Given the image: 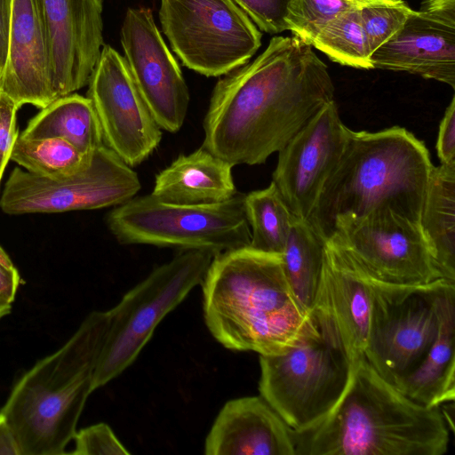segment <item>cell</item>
Wrapping results in <instances>:
<instances>
[{
  "mask_svg": "<svg viewBox=\"0 0 455 455\" xmlns=\"http://www.w3.org/2000/svg\"><path fill=\"white\" fill-rule=\"evenodd\" d=\"M327 66L295 36H274L256 59L215 84L202 147L235 166L278 153L334 100Z\"/></svg>",
  "mask_w": 455,
  "mask_h": 455,
  "instance_id": "obj_1",
  "label": "cell"
},
{
  "mask_svg": "<svg viewBox=\"0 0 455 455\" xmlns=\"http://www.w3.org/2000/svg\"><path fill=\"white\" fill-rule=\"evenodd\" d=\"M433 168L423 141L403 127L349 129L307 221L325 241L338 222L385 207L420 224Z\"/></svg>",
  "mask_w": 455,
  "mask_h": 455,
  "instance_id": "obj_2",
  "label": "cell"
},
{
  "mask_svg": "<svg viewBox=\"0 0 455 455\" xmlns=\"http://www.w3.org/2000/svg\"><path fill=\"white\" fill-rule=\"evenodd\" d=\"M201 284L206 326L231 350L282 352L310 317L288 283L280 255L250 246L220 252Z\"/></svg>",
  "mask_w": 455,
  "mask_h": 455,
  "instance_id": "obj_3",
  "label": "cell"
},
{
  "mask_svg": "<svg viewBox=\"0 0 455 455\" xmlns=\"http://www.w3.org/2000/svg\"><path fill=\"white\" fill-rule=\"evenodd\" d=\"M294 437L296 455H443L450 441L440 407L414 402L364 358L334 411Z\"/></svg>",
  "mask_w": 455,
  "mask_h": 455,
  "instance_id": "obj_4",
  "label": "cell"
},
{
  "mask_svg": "<svg viewBox=\"0 0 455 455\" xmlns=\"http://www.w3.org/2000/svg\"><path fill=\"white\" fill-rule=\"evenodd\" d=\"M108 311H92L58 350L16 382L0 410L20 455H62L76 433L108 330Z\"/></svg>",
  "mask_w": 455,
  "mask_h": 455,
  "instance_id": "obj_5",
  "label": "cell"
},
{
  "mask_svg": "<svg viewBox=\"0 0 455 455\" xmlns=\"http://www.w3.org/2000/svg\"><path fill=\"white\" fill-rule=\"evenodd\" d=\"M260 396L294 433L323 421L338 406L355 364L330 324L315 311L293 344L259 355Z\"/></svg>",
  "mask_w": 455,
  "mask_h": 455,
  "instance_id": "obj_6",
  "label": "cell"
},
{
  "mask_svg": "<svg viewBox=\"0 0 455 455\" xmlns=\"http://www.w3.org/2000/svg\"><path fill=\"white\" fill-rule=\"evenodd\" d=\"M110 232L123 244H149L214 255L250 246L244 194L221 203L180 204L152 193L134 196L108 214Z\"/></svg>",
  "mask_w": 455,
  "mask_h": 455,
  "instance_id": "obj_7",
  "label": "cell"
},
{
  "mask_svg": "<svg viewBox=\"0 0 455 455\" xmlns=\"http://www.w3.org/2000/svg\"><path fill=\"white\" fill-rule=\"evenodd\" d=\"M214 256L208 251H181L108 310L109 324L94 373V390L132 364L163 319L202 283Z\"/></svg>",
  "mask_w": 455,
  "mask_h": 455,
  "instance_id": "obj_8",
  "label": "cell"
},
{
  "mask_svg": "<svg viewBox=\"0 0 455 455\" xmlns=\"http://www.w3.org/2000/svg\"><path fill=\"white\" fill-rule=\"evenodd\" d=\"M366 275L372 303L363 358L395 386L418 367L434 343L443 291L455 282L440 278L426 284H395Z\"/></svg>",
  "mask_w": 455,
  "mask_h": 455,
  "instance_id": "obj_9",
  "label": "cell"
},
{
  "mask_svg": "<svg viewBox=\"0 0 455 455\" xmlns=\"http://www.w3.org/2000/svg\"><path fill=\"white\" fill-rule=\"evenodd\" d=\"M164 34L182 64L205 76L244 65L262 34L233 0H160Z\"/></svg>",
  "mask_w": 455,
  "mask_h": 455,
  "instance_id": "obj_10",
  "label": "cell"
},
{
  "mask_svg": "<svg viewBox=\"0 0 455 455\" xmlns=\"http://www.w3.org/2000/svg\"><path fill=\"white\" fill-rule=\"evenodd\" d=\"M140 188L132 167L102 145L88 165L60 179L16 167L4 185L0 208L7 214L20 215L116 207L136 196Z\"/></svg>",
  "mask_w": 455,
  "mask_h": 455,
  "instance_id": "obj_11",
  "label": "cell"
},
{
  "mask_svg": "<svg viewBox=\"0 0 455 455\" xmlns=\"http://www.w3.org/2000/svg\"><path fill=\"white\" fill-rule=\"evenodd\" d=\"M330 239L377 280L413 285L442 278L420 224L391 208L338 222Z\"/></svg>",
  "mask_w": 455,
  "mask_h": 455,
  "instance_id": "obj_12",
  "label": "cell"
},
{
  "mask_svg": "<svg viewBox=\"0 0 455 455\" xmlns=\"http://www.w3.org/2000/svg\"><path fill=\"white\" fill-rule=\"evenodd\" d=\"M87 98L99 118L104 145L134 167L159 146L162 130L148 108L126 60L104 44L88 83Z\"/></svg>",
  "mask_w": 455,
  "mask_h": 455,
  "instance_id": "obj_13",
  "label": "cell"
},
{
  "mask_svg": "<svg viewBox=\"0 0 455 455\" xmlns=\"http://www.w3.org/2000/svg\"><path fill=\"white\" fill-rule=\"evenodd\" d=\"M120 39L132 78L155 121L161 130L179 132L187 116L189 91L152 11L128 8Z\"/></svg>",
  "mask_w": 455,
  "mask_h": 455,
  "instance_id": "obj_14",
  "label": "cell"
},
{
  "mask_svg": "<svg viewBox=\"0 0 455 455\" xmlns=\"http://www.w3.org/2000/svg\"><path fill=\"white\" fill-rule=\"evenodd\" d=\"M348 131L333 100L278 152L272 182L296 219L309 218L326 179L343 152Z\"/></svg>",
  "mask_w": 455,
  "mask_h": 455,
  "instance_id": "obj_15",
  "label": "cell"
},
{
  "mask_svg": "<svg viewBox=\"0 0 455 455\" xmlns=\"http://www.w3.org/2000/svg\"><path fill=\"white\" fill-rule=\"evenodd\" d=\"M372 68L403 71L455 88V0H424L371 54Z\"/></svg>",
  "mask_w": 455,
  "mask_h": 455,
  "instance_id": "obj_16",
  "label": "cell"
},
{
  "mask_svg": "<svg viewBox=\"0 0 455 455\" xmlns=\"http://www.w3.org/2000/svg\"><path fill=\"white\" fill-rule=\"evenodd\" d=\"M58 98L88 84L103 44V0H39Z\"/></svg>",
  "mask_w": 455,
  "mask_h": 455,
  "instance_id": "obj_17",
  "label": "cell"
},
{
  "mask_svg": "<svg viewBox=\"0 0 455 455\" xmlns=\"http://www.w3.org/2000/svg\"><path fill=\"white\" fill-rule=\"evenodd\" d=\"M371 303L366 273L338 243L327 240L312 310L330 324L354 364L363 359Z\"/></svg>",
  "mask_w": 455,
  "mask_h": 455,
  "instance_id": "obj_18",
  "label": "cell"
},
{
  "mask_svg": "<svg viewBox=\"0 0 455 455\" xmlns=\"http://www.w3.org/2000/svg\"><path fill=\"white\" fill-rule=\"evenodd\" d=\"M0 92L20 108L31 104L44 108L57 99L39 0H13Z\"/></svg>",
  "mask_w": 455,
  "mask_h": 455,
  "instance_id": "obj_19",
  "label": "cell"
},
{
  "mask_svg": "<svg viewBox=\"0 0 455 455\" xmlns=\"http://www.w3.org/2000/svg\"><path fill=\"white\" fill-rule=\"evenodd\" d=\"M207 455H296L293 431L261 396L227 402L205 439Z\"/></svg>",
  "mask_w": 455,
  "mask_h": 455,
  "instance_id": "obj_20",
  "label": "cell"
},
{
  "mask_svg": "<svg viewBox=\"0 0 455 455\" xmlns=\"http://www.w3.org/2000/svg\"><path fill=\"white\" fill-rule=\"evenodd\" d=\"M229 163L201 147L180 155L155 179L152 194L172 204H210L233 197L236 188Z\"/></svg>",
  "mask_w": 455,
  "mask_h": 455,
  "instance_id": "obj_21",
  "label": "cell"
},
{
  "mask_svg": "<svg viewBox=\"0 0 455 455\" xmlns=\"http://www.w3.org/2000/svg\"><path fill=\"white\" fill-rule=\"evenodd\" d=\"M455 283L443 291L434 343L418 367L395 387L414 402L440 407L455 397Z\"/></svg>",
  "mask_w": 455,
  "mask_h": 455,
  "instance_id": "obj_22",
  "label": "cell"
},
{
  "mask_svg": "<svg viewBox=\"0 0 455 455\" xmlns=\"http://www.w3.org/2000/svg\"><path fill=\"white\" fill-rule=\"evenodd\" d=\"M420 226L442 278L455 282V162L434 166Z\"/></svg>",
  "mask_w": 455,
  "mask_h": 455,
  "instance_id": "obj_23",
  "label": "cell"
},
{
  "mask_svg": "<svg viewBox=\"0 0 455 455\" xmlns=\"http://www.w3.org/2000/svg\"><path fill=\"white\" fill-rule=\"evenodd\" d=\"M20 136L60 138L86 156L104 145L101 126L91 100L77 93L60 97L41 108Z\"/></svg>",
  "mask_w": 455,
  "mask_h": 455,
  "instance_id": "obj_24",
  "label": "cell"
},
{
  "mask_svg": "<svg viewBox=\"0 0 455 455\" xmlns=\"http://www.w3.org/2000/svg\"><path fill=\"white\" fill-rule=\"evenodd\" d=\"M325 243L307 220H296L281 255L288 283L307 313L314 307L319 289Z\"/></svg>",
  "mask_w": 455,
  "mask_h": 455,
  "instance_id": "obj_25",
  "label": "cell"
},
{
  "mask_svg": "<svg viewBox=\"0 0 455 455\" xmlns=\"http://www.w3.org/2000/svg\"><path fill=\"white\" fill-rule=\"evenodd\" d=\"M244 208L251 230L250 247L282 255L296 219L271 181L268 187L244 195Z\"/></svg>",
  "mask_w": 455,
  "mask_h": 455,
  "instance_id": "obj_26",
  "label": "cell"
},
{
  "mask_svg": "<svg viewBox=\"0 0 455 455\" xmlns=\"http://www.w3.org/2000/svg\"><path fill=\"white\" fill-rule=\"evenodd\" d=\"M92 155L81 153L71 143L60 138L29 139L19 135L11 160L37 176L60 179L84 168Z\"/></svg>",
  "mask_w": 455,
  "mask_h": 455,
  "instance_id": "obj_27",
  "label": "cell"
},
{
  "mask_svg": "<svg viewBox=\"0 0 455 455\" xmlns=\"http://www.w3.org/2000/svg\"><path fill=\"white\" fill-rule=\"evenodd\" d=\"M358 8L340 13L326 24L314 38L311 46L341 65L371 69L372 51L363 28Z\"/></svg>",
  "mask_w": 455,
  "mask_h": 455,
  "instance_id": "obj_28",
  "label": "cell"
},
{
  "mask_svg": "<svg viewBox=\"0 0 455 455\" xmlns=\"http://www.w3.org/2000/svg\"><path fill=\"white\" fill-rule=\"evenodd\" d=\"M370 0H293L286 17L288 30L311 45L321 29L340 13L360 7Z\"/></svg>",
  "mask_w": 455,
  "mask_h": 455,
  "instance_id": "obj_29",
  "label": "cell"
},
{
  "mask_svg": "<svg viewBox=\"0 0 455 455\" xmlns=\"http://www.w3.org/2000/svg\"><path fill=\"white\" fill-rule=\"evenodd\" d=\"M411 11L403 0H370L358 8L372 52L396 33Z\"/></svg>",
  "mask_w": 455,
  "mask_h": 455,
  "instance_id": "obj_30",
  "label": "cell"
},
{
  "mask_svg": "<svg viewBox=\"0 0 455 455\" xmlns=\"http://www.w3.org/2000/svg\"><path fill=\"white\" fill-rule=\"evenodd\" d=\"M75 449L69 453L75 455H126L130 454L117 438L112 428L106 423H97L76 431Z\"/></svg>",
  "mask_w": 455,
  "mask_h": 455,
  "instance_id": "obj_31",
  "label": "cell"
},
{
  "mask_svg": "<svg viewBox=\"0 0 455 455\" xmlns=\"http://www.w3.org/2000/svg\"><path fill=\"white\" fill-rule=\"evenodd\" d=\"M260 30L278 34L288 30L286 17L293 0H233Z\"/></svg>",
  "mask_w": 455,
  "mask_h": 455,
  "instance_id": "obj_32",
  "label": "cell"
},
{
  "mask_svg": "<svg viewBox=\"0 0 455 455\" xmlns=\"http://www.w3.org/2000/svg\"><path fill=\"white\" fill-rule=\"evenodd\" d=\"M19 108L10 97L0 92V183L19 136L16 123Z\"/></svg>",
  "mask_w": 455,
  "mask_h": 455,
  "instance_id": "obj_33",
  "label": "cell"
},
{
  "mask_svg": "<svg viewBox=\"0 0 455 455\" xmlns=\"http://www.w3.org/2000/svg\"><path fill=\"white\" fill-rule=\"evenodd\" d=\"M436 152L441 164L455 162V97L453 96L440 123Z\"/></svg>",
  "mask_w": 455,
  "mask_h": 455,
  "instance_id": "obj_34",
  "label": "cell"
},
{
  "mask_svg": "<svg viewBox=\"0 0 455 455\" xmlns=\"http://www.w3.org/2000/svg\"><path fill=\"white\" fill-rule=\"evenodd\" d=\"M20 283V274L8 254L0 246V300L12 304Z\"/></svg>",
  "mask_w": 455,
  "mask_h": 455,
  "instance_id": "obj_35",
  "label": "cell"
},
{
  "mask_svg": "<svg viewBox=\"0 0 455 455\" xmlns=\"http://www.w3.org/2000/svg\"><path fill=\"white\" fill-rule=\"evenodd\" d=\"M13 0H0V78L4 69Z\"/></svg>",
  "mask_w": 455,
  "mask_h": 455,
  "instance_id": "obj_36",
  "label": "cell"
},
{
  "mask_svg": "<svg viewBox=\"0 0 455 455\" xmlns=\"http://www.w3.org/2000/svg\"><path fill=\"white\" fill-rule=\"evenodd\" d=\"M0 455H20L12 430L2 413H0Z\"/></svg>",
  "mask_w": 455,
  "mask_h": 455,
  "instance_id": "obj_37",
  "label": "cell"
},
{
  "mask_svg": "<svg viewBox=\"0 0 455 455\" xmlns=\"http://www.w3.org/2000/svg\"><path fill=\"white\" fill-rule=\"evenodd\" d=\"M12 310V304L0 300V319L9 315Z\"/></svg>",
  "mask_w": 455,
  "mask_h": 455,
  "instance_id": "obj_38",
  "label": "cell"
},
{
  "mask_svg": "<svg viewBox=\"0 0 455 455\" xmlns=\"http://www.w3.org/2000/svg\"><path fill=\"white\" fill-rule=\"evenodd\" d=\"M360 1H364V0H360Z\"/></svg>",
  "mask_w": 455,
  "mask_h": 455,
  "instance_id": "obj_39",
  "label": "cell"
}]
</instances>
